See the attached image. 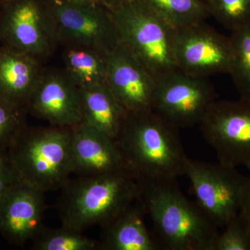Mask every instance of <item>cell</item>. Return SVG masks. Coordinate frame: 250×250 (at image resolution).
Masks as SVG:
<instances>
[{"label":"cell","mask_w":250,"mask_h":250,"mask_svg":"<svg viewBox=\"0 0 250 250\" xmlns=\"http://www.w3.org/2000/svg\"><path fill=\"white\" fill-rule=\"evenodd\" d=\"M143 182L141 200L159 250H215L219 228L182 193L177 179Z\"/></svg>","instance_id":"1"},{"label":"cell","mask_w":250,"mask_h":250,"mask_svg":"<svg viewBox=\"0 0 250 250\" xmlns=\"http://www.w3.org/2000/svg\"><path fill=\"white\" fill-rule=\"evenodd\" d=\"M178 131L152 110L127 113L115 140L141 180L177 179L185 175L188 160Z\"/></svg>","instance_id":"2"},{"label":"cell","mask_w":250,"mask_h":250,"mask_svg":"<svg viewBox=\"0 0 250 250\" xmlns=\"http://www.w3.org/2000/svg\"><path fill=\"white\" fill-rule=\"evenodd\" d=\"M143 182L126 169L70 179L56 204L62 225L83 232L110 223L141 197Z\"/></svg>","instance_id":"3"},{"label":"cell","mask_w":250,"mask_h":250,"mask_svg":"<svg viewBox=\"0 0 250 250\" xmlns=\"http://www.w3.org/2000/svg\"><path fill=\"white\" fill-rule=\"evenodd\" d=\"M9 152L22 182L43 192L61 190L72 174V128L27 125Z\"/></svg>","instance_id":"4"},{"label":"cell","mask_w":250,"mask_h":250,"mask_svg":"<svg viewBox=\"0 0 250 250\" xmlns=\"http://www.w3.org/2000/svg\"><path fill=\"white\" fill-rule=\"evenodd\" d=\"M111 11L122 45L156 81L179 70L174 56V29L141 0H129Z\"/></svg>","instance_id":"5"},{"label":"cell","mask_w":250,"mask_h":250,"mask_svg":"<svg viewBox=\"0 0 250 250\" xmlns=\"http://www.w3.org/2000/svg\"><path fill=\"white\" fill-rule=\"evenodd\" d=\"M185 175L197 205L218 228H225L239 213L247 177L236 167L188 159Z\"/></svg>","instance_id":"6"},{"label":"cell","mask_w":250,"mask_h":250,"mask_svg":"<svg viewBox=\"0 0 250 250\" xmlns=\"http://www.w3.org/2000/svg\"><path fill=\"white\" fill-rule=\"evenodd\" d=\"M50 11L57 41L67 47L108 54L121 43L111 10L103 4H72L54 0Z\"/></svg>","instance_id":"7"},{"label":"cell","mask_w":250,"mask_h":250,"mask_svg":"<svg viewBox=\"0 0 250 250\" xmlns=\"http://www.w3.org/2000/svg\"><path fill=\"white\" fill-rule=\"evenodd\" d=\"M216 100L209 82L179 69L156 81L152 110L177 129L190 127L201 123Z\"/></svg>","instance_id":"8"},{"label":"cell","mask_w":250,"mask_h":250,"mask_svg":"<svg viewBox=\"0 0 250 250\" xmlns=\"http://www.w3.org/2000/svg\"><path fill=\"white\" fill-rule=\"evenodd\" d=\"M200 125L218 162L233 167L250 164L249 100H215Z\"/></svg>","instance_id":"9"},{"label":"cell","mask_w":250,"mask_h":250,"mask_svg":"<svg viewBox=\"0 0 250 250\" xmlns=\"http://www.w3.org/2000/svg\"><path fill=\"white\" fill-rule=\"evenodd\" d=\"M174 56L181 71L207 78L229 75L233 52L227 37L203 22L174 29Z\"/></svg>","instance_id":"10"},{"label":"cell","mask_w":250,"mask_h":250,"mask_svg":"<svg viewBox=\"0 0 250 250\" xmlns=\"http://www.w3.org/2000/svg\"><path fill=\"white\" fill-rule=\"evenodd\" d=\"M0 11V42L42 60L57 42L51 11L36 0H13Z\"/></svg>","instance_id":"11"},{"label":"cell","mask_w":250,"mask_h":250,"mask_svg":"<svg viewBox=\"0 0 250 250\" xmlns=\"http://www.w3.org/2000/svg\"><path fill=\"white\" fill-rule=\"evenodd\" d=\"M106 84L127 113L152 110L156 80L121 43L107 55Z\"/></svg>","instance_id":"12"},{"label":"cell","mask_w":250,"mask_h":250,"mask_svg":"<svg viewBox=\"0 0 250 250\" xmlns=\"http://www.w3.org/2000/svg\"><path fill=\"white\" fill-rule=\"evenodd\" d=\"M45 192L21 182L0 202V234L9 244L23 247L43 228Z\"/></svg>","instance_id":"13"},{"label":"cell","mask_w":250,"mask_h":250,"mask_svg":"<svg viewBox=\"0 0 250 250\" xmlns=\"http://www.w3.org/2000/svg\"><path fill=\"white\" fill-rule=\"evenodd\" d=\"M26 109L52 126L72 128L82 123L80 89L65 73L43 72Z\"/></svg>","instance_id":"14"},{"label":"cell","mask_w":250,"mask_h":250,"mask_svg":"<svg viewBox=\"0 0 250 250\" xmlns=\"http://www.w3.org/2000/svg\"><path fill=\"white\" fill-rule=\"evenodd\" d=\"M72 174L77 177L128 169L116 140L83 123L72 128Z\"/></svg>","instance_id":"15"},{"label":"cell","mask_w":250,"mask_h":250,"mask_svg":"<svg viewBox=\"0 0 250 250\" xmlns=\"http://www.w3.org/2000/svg\"><path fill=\"white\" fill-rule=\"evenodd\" d=\"M40 62L0 42V98L26 109L44 72Z\"/></svg>","instance_id":"16"},{"label":"cell","mask_w":250,"mask_h":250,"mask_svg":"<svg viewBox=\"0 0 250 250\" xmlns=\"http://www.w3.org/2000/svg\"><path fill=\"white\" fill-rule=\"evenodd\" d=\"M141 197L103 228L100 250H160L145 221Z\"/></svg>","instance_id":"17"},{"label":"cell","mask_w":250,"mask_h":250,"mask_svg":"<svg viewBox=\"0 0 250 250\" xmlns=\"http://www.w3.org/2000/svg\"><path fill=\"white\" fill-rule=\"evenodd\" d=\"M82 123L116 139L127 112L106 83L79 88Z\"/></svg>","instance_id":"18"},{"label":"cell","mask_w":250,"mask_h":250,"mask_svg":"<svg viewBox=\"0 0 250 250\" xmlns=\"http://www.w3.org/2000/svg\"><path fill=\"white\" fill-rule=\"evenodd\" d=\"M107 55L93 49L67 47L65 73L78 88L106 83Z\"/></svg>","instance_id":"19"},{"label":"cell","mask_w":250,"mask_h":250,"mask_svg":"<svg viewBox=\"0 0 250 250\" xmlns=\"http://www.w3.org/2000/svg\"><path fill=\"white\" fill-rule=\"evenodd\" d=\"M169 25L177 29L203 22L210 16L204 0H141Z\"/></svg>","instance_id":"20"},{"label":"cell","mask_w":250,"mask_h":250,"mask_svg":"<svg viewBox=\"0 0 250 250\" xmlns=\"http://www.w3.org/2000/svg\"><path fill=\"white\" fill-rule=\"evenodd\" d=\"M31 242V249L35 250H100V241L62 225L56 229L44 226Z\"/></svg>","instance_id":"21"},{"label":"cell","mask_w":250,"mask_h":250,"mask_svg":"<svg viewBox=\"0 0 250 250\" xmlns=\"http://www.w3.org/2000/svg\"><path fill=\"white\" fill-rule=\"evenodd\" d=\"M233 57L229 75L240 98L250 101V24L231 31Z\"/></svg>","instance_id":"22"},{"label":"cell","mask_w":250,"mask_h":250,"mask_svg":"<svg viewBox=\"0 0 250 250\" xmlns=\"http://www.w3.org/2000/svg\"><path fill=\"white\" fill-rule=\"evenodd\" d=\"M210 16L229 31L250 24V0H210Z\"/></svg>","instance_id":"23"},{"label":"cell","mask_w":250,"mask_h":250,"mask_svg":"<svg viewBox=\"0 0 250 250\" xmlns=\"http://www.w3.org/2000/svg\"><path fill=\"white\" fill-rule=\"evenodd\" d=\"M25 108L0 98V149H9L26 126Z\"/></svg>","instance_id":"24"},{"label":"cell","mask_w":250,"mask_h":250,"mask_svg":"<svg viewBox=\"0 0 250 250\" xmlns=\"http://www.w3.org/2000/svg\"><path fill=\"white\" fill-rule=\"evenodd\" d=\"M224 229L214 250H250V225L240 212Z\"/></svg>","instance_id":"25"},{"label":"cell","mask_w":250,"mask_h":250,"mask_svg":"<svg viewBox=\"0 0 250 250\" xmlns=\"http://www.w3.org/2000/svg\"><path fill=\"white\" fill-rule=\"evenodd\" d=\"M9 149H0V202L15 184L21 182Z\"/></svg>","instance_id":"26"},{"label":"cell","mask_w":250,"mask_h":250,"mask_svg":"<svg viewBox=\"0 0 250 250\" xmlns=\"http://www.w3.org/2000/svg\"><path fill=\"white\" fill-rule=\"evenodd\" d=\"M249 171V176L247 177L246 188H245L244 195H243V202L240 213L245 218L250 225V164L246 166Z\"/></svg>","instance_id":"27"},{"label":"cell","mask_w":250,"mask_h":250,"mask_svg":"<svg viewBox=\"0 0 250 250\" xmlns=\"http://www.w3.org/2000/svg\"><path fill=\"white\" fill-rule=\"evenodd\" d=\"M61 1H65V2L72 4H103L102 0H61Z\"/></svg>","instance_id":"28"},{"label":"cell","mask_w":250,"mask_h":250,"mask_svg":"<svg viewBox=\"0 0 250 250\" xmlns=\"http://www.w3.org/2000/svg\"><path fill=\"white\" fill-rule=\"evenodd\" d=\"M128 1L129 0H102V3L108 9H111Z\"/></svg>","instance_id":"29"},{"label":"cell","mask_w":250,"mask_h":250,"mask_svg":"<svg viewBox=\"0 0 250 250\" xmlns=\"http://www.w3.org/2000/svg\"><path fill=\"white\" fill-rule=\"evenodd\" d=\"M13 1V0H0V4H6V3L9 2V1Z\"/></svg>","instance_id":"30"},{"label":"cell","mask_w":250,"mask_h":250,"mask_svg":"<svg viewBox=\"0 0 250 250\" xmlns=\"http://www.w3.org/2000/svg\"><path fill=\"white\" fill-rule=\"evenodd\" d=\"M204 1H206V2L208 3V1H210V0H204Z\"/></svg>","instance_id":"31"}]
</instances>
